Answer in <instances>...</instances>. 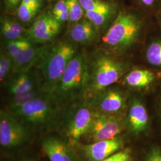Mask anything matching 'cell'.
I'll use <instances>...</instances> for the list:
<instances>
[{
	"label": "cell",
	"instance_id": "obj_1",
	"mask_svg": "<svg viewBox=\"0 0 161 161\" xmlns=\"http://www.w3.org/2000/svg\"><path fill=\"white\" fill-rule=\"evenodd\" d=\"M75 55V47L67 42H60L50 49L47 48L39 60L47 90L54 91L69 62Z\"/></svg>",
	"mask_w": 161,
	"mask_h": 161
},
{
	"label": "cell",
	"instance_id": "obj_2",
	"mask_svg": "<svg viewBox=\"0 0 161 161\" xmlns=\"http://www.w3.org/2000/svg\"><path fill=\"white\" fill-rule=\"evenodd\" d=\"M140 28V21L136 15L128 12L119 13L104 35V44L112 51L122 52L136 41Z\"/></svg>",
	"mask_w": 161,
	"mask_h": 161
},
{
	"label": "cell",
	"instance_id": "obj_3",
	"mask_svg": "<svg viewBox=\"0 0 161 161\" xmlns=\"http://www.w3.org/2000/svg\"><path fill=\"white\" fill-rule=\"evenodd\" d=\"M127 69V64L108 56L102 55L96 58L92 73L88 80L92 92L102 91L119 80Z\"/></svg>",
	"mask_w": 161,
	"mask_h": 161
},
{
	"label": "cell",
	"instance_id": "obj_4",
	"mask_svg": "<svg viewBox=\"0 0 161 161\" xmlns=\"http://www.w3.org/2000/svg\"><path fill=\"white\" fill-rule=\"evenodd\" d=\"M88 80L86 60L82 54H77L69 62L54 91L59 96L68 97L81 90Z\"/></svg>",
	"mask_w": 161,
	"mask_h": 161
},
{
	"label": "cell",
	"instance_id": "obj_5",
	"mask_svg": "<svg viewBox=\"0 0 161 161\" xmlns=\"http://www.w3.org/2000/svg\"><path fill=\"white\" fill-rule=\"evenodd\" d=\"M14 112L29 124L39 125L46 123L51 118L54 113V108L48 99L40 96L24 104Z\"/></svg>",
	"mask_w": 161,
	"mask_h": 161
},
{
	"label": "cell",
	"instance_id": "obj_6",
	"mask_svg": "<svg viewBox=\"0 0 161 161\" xmlns=\"http://www.w3.org/2000/svg\"><path fill=\"white\" fill-rule=\"evenodd\" d=\"M123 130V125L117 118L108 114L94 115L86 134L93 142L116 137Z\"/></svg>",
	"mask_w": 161,
	"mask_h": 161
},
{
	"label": "cell",
	"instance_id": "obj_7",
	"mask_svg": "<svg viewBox=\"0 0 161 161\" xmlns=\"http://www.w3.org/2000/svg\"><path fill=\"white\" fill-rule=\"evenodd\" d=\"M28 138L25 128L4 111L0 114V144L4 148L11 149L20 146Z\"/></svg>",
	"mask_w": 161,
	"mask_h": 161
},
{
	"label": "cell",
	"instance_id": "obj_8",
	"mask_svg": "<svg viewBox=\"0 0 161 161\" xmlns=\"http://www.w3.org/2000/svg\"><path fill=\"white\" fill-rule=\"evenodd\" d=\"M61 23L53 14L43 13L28 30L27 35L37 43H45L53 40L59 33Z\"/></svg>",
	"mask_w": 161,
	"mask_h": 161
},
{
	"label": "cell",
	"instance_id": "obj_9",
	"mask_svg": "<svg viewBox=\"0 0 161 161\" xmlns=\"http://www.w3.org/2000/svg\"><path fill=\"white\" fill-rule=\"evenodd\" d=\"M124 142L119 137L80 146L83 154L90 161H102L121 149Z\"/></svg>",
	"mask_w": 161,
	"mask_h": 161
},
{
	"label": "cell",
	"instance_id": "obj_10",
	"mask_svg": "<svg viewBox=\"0 0 161 161\" xmlns=\"http://www.w3.org/2000/svg\"><path fill=\"white\" fill-rule=\"evenodd\" d=\"M94 114L86 106L78 108L72 114L66 126V135L74 142L86 134L92 122Z\"/></svg>",
	"mask_w": 161,
	"mask_h": 161
},
{
	"label": "cell",
	"instance_id": "obj_11",
	"mask_svg": "<svg viewBox=\"0 0 161 161\" xmlns=\"http://www.w3.org/2000/svg\"><path fill=\"white\" fill-rule=\"evenodd\" d=\"M42 148L50 161H75L69 146L56 137H48L42 143Z\"/></svg>",
	"mask_w": 161,
	"mask_h": 161
},
{
	"label": "cell",
	"instance_id": "obj_12",
	"mask_svg": "<svg viewBox=\"0 0 161 161\" xmlns=\"http://www.w3.org/2000/svg\"><path fill=\"white\" fill-rule=\"evenodd\" d=\"M125 98L123 94L116 90H110L102 94L96 102L98 109L103 113L111 114L123 109Z\"/></svg>",
	"mask_w": 161,
	"mask_h": 161
},
{
	"label": "cell",
	"instance_id": "obj_13",
	"mask_svg": "<svg viewBox=\"0 0 161 161\" xmlns=\"http://www.w3.org/2000/svg\"><path fill=\"white\" fill-rule=\"evenodd\" d=\"M128 125L135 134L144 131L148 124V115L144 106L136 100L131 106L128 116Z\"/></svg>",
	"mask_w": 161,
	"mask_h": 161
},
{
	"label": "cell",
	"instance_id": "obj_14",
	"mask_svg": "<svg viewBox=\"0 0 161 161\" xmlns=\"http://www.w3.org/2000/svg\"><path fill=\"white\" fill-rule=\"evenodd\" d=\"M46 49L43 47H35L33 46L23 49L16 56L12 58L14 68L19 70L26 69L40 59Z\"/></svg>",
	"mask_w": 161,
	"mask_h": 161
},
{
	"label": "cell",
	"instance_id": "obj_15",
	"mask_svg": "<svg viewBox=\"0 0 161 161\" xmlns=\"http://www.w3.org/2000/svg\"><path fill=\"white\" fill-rule=\"evenodd\" d=\"M96 36V27L88 19L77 22L70 31L71 39L79 43L90 42L94 40Z\"/></svg>",
	"mask_w": 161,
	"mask_h": 161
},
{
	"label": "cell",
	"instance_id": "obj_16",
	"mask_svg": "<svg viewBox=\"0 0 161 161\" xmlns=\"http://www.w3.org/2000/svg\"><path fill=\"white\" fill-rule=\"evenodd\" d=\"M155 80V75L147 70L136 69L128 73L125 81L129 86L141 88L149 85Z\"/></svg>",
	"mask_w": 161,
	"mask_h": 161
},
{
	"label": "cell",
	"instance_id": "obj_17",
	"mask_svg": "<svg viewBox=\"0 0 161 161\" xmlns=\"http://www.w3.org/2000/svg\"><path fill=\"white\" fill-rule=\"evenodd\" d=\"M9 92L13 96L34 90V82L26 74H22L12 81L8 87Z\"/></svg>",
	"mask_w": 161,
	"mask_h": 161
},
{
	"label": "cell",
	"instance_id": "obj_18",
	"mask_svg": "<svg viewBox=\"0 0 161 161\" xmlns=\"http://www.w3.org/2000/svg\"><path fill=\"white\" fill-rule=\"evenodd\" d=\"M115 11H86L85 14L86 19L96 27H102L109 21Z\"/></svg>",
	"mask_w": 161,
	"mask_h": 161
},
{
	"label": "cell",
	"instance_id": "obj_19",
	"mask_svg": "<svg viewBox=\"0 0 161 161\" xmlns=\"http://www.w3.org/2000/svg\"><path fill=\"white\" fill-rule=\"evenodd\" d=\"M84 10L86 11H115L114 6L103 0H80Z\"/></svg>",
	"mask_w": 161,
	"mask_h": 161
},
{
	"label": "cell",
	"instance_id": "obj_20",
	"mask_svg": "<svg viewBox=\"0 0 161 161\" xmlns=\"http://www.w3.org/2000/svg\"><path fill=\"white\" fill-rule=\"evenodd\" d=\"M40 96V93L34 90L15 95L12 98V101L10 103V108L13 111H14L24 104Z\"/></svg>",
	"mask_w": 161,
	"mask_h": 161
},
{
	"label": "cell",
	"instance_id": "obj_21",
	"mask_svg": "<svg viewBox=\"0 0 161 161\" xmlns=\"http://www.w3.org/2000/svg\"><path fill=\"white\" fill-rule=\"evenodd\" d=\"M66 1L68 7L70 22L72 23L78 22L85 12L80 4V0H66Z\"/></svg>",
	"mask_w": 161,
	"mask_h": 161
},
{
	"label": "cell",
	"instance_id": "obj_22",
	"mask_svg": "<svg viewBox=\"0 0 161 161\" xmlns=\"http://www.w3.org/2000/svg\"><path fill=\"white\" fill-rule=\"evenodd\" d=\"M146 57L150 64L161 66V42H155L150 45L146 52Z\"/></svg>",
	"mask_w": 161,
	"mask_h": 161
},
{
	"label": "cell",
	"instance_id": "obj_23",
	"mask_svg": "<svg viewBox=\"0 0 161 161\" xmlns=\"http://www.w3.org/2000/svg\"><path fill=\"white\" fill-rule=\"evenodd\" d=\"M53 15L60 23L69 20L68 7L66 0H59L54 6Z\"/></svg>",
	"mask_w": 161,
	"mask_h": 161
},
{
	"label": "cell",
	"instance_id": "obj_24",
	"mask_svg": "<svg viewBox=\"0 0 161 161\" xmlns=\"http://www.w3.org/2000/svg\"><path fill=\"white\" fill-rule=\"evenodd\" d=\"M1 29L4 36L8 41L22 40V36L16 33L12 28L8 21L7 18H3L1 20Z\"/></svg>",
	"mask_w": 161,
	"mask_h": 161
},
{
	"label": "cell",
	"instance_id": "obj_25",
	"mask_svg": "<svg viewBox=\"0 0 161 161\" xmlns=\"http://www.w3.org/2000/svg\"><path fill=\"white\" fill-rule=\"evenodd\" d=\"M13 60L11 56L6 53H1L0 56V80L2 82L10 70Z\"/></svg>",
	"mask_w": 161,
	"mask_h": 161
},
{
	"label": "cell",
	"instance_id": "obj_26",
	"mask_svg": "<svg viewBox=\"0 0 161 161\" xmlns=\"http://www.w3.org/2000/svg\"><path fill=\"white\" fill-rule=\"evenodd\" d=\"M36 12L29 6L21 3L17 8V16L23 22H28L34 16Z\"/></svg>",
	"mask_w": 161,
	"mask_h": 161
},
{
	"label": "cell",
	"instance_id": "obj_27",
	"mask_svg": "<svg viewBox=\"0 0 161 161\" xmlns=\"http://www.w3.org/2000/svg\"><path fill=\"white\" fill-rule=\"evenodd\" d=\"M130 151L125 149L115 153L102 161H130Z\"/></svg>",
	"mask_w": 161,
	"mask_h": 161
},
{
	"label": "cell",
	"instance_id": "obj_28",
	"mask_svg": "<svg viewBox=\"0 0 161 161\" xmlns=\"http://www.w3.org/2000/svg\"><path fill=\"white\" fill-rule=\"evenodd\" d=\"M144 161H161V150L153 148L147 154Z\"/></svg>",
	"mask_w": 161,
	"mask_h": 161
},
{
	"label": "cell",
	"instance_id": "obj_29",
	"mask_svg": "<svg viewBox=\"0 0 161 161\" xmlns=\"http://www.w3.org/2000/svg\"><path fill=\"white\" fill-rule=\"evenodd\" d=\"M7 19H8V21L10 23V25H11V26H12L13 30L18 34L22 36L23 34V32H25L23 27L19 23L15 22L14 20L10 19H8V18H7Z\"/></svg>",
	"mask_w": 161,
	"mask_h": 161
},
{
	"label": "cell",
	"instance_id": "obj_30",
	"mask_svg": "<svg viewBox=\"0 0 161 161\" xmlns=\"http://www.w3.org/2000/svg\"><path fill=\"white\" fill-rule=\"evenodd\" d=\"M22 0H6V6L10 10H14L21 4Z\"/></svg>",
	"mask_w": 161,
	"mask_h": 161
},
{
	"label": "cell",
	"instance_id": "obj_31",
	"mask_svg": "<svg viewBox=\"0 0 161 161\" xmlns=\"http://www.w3.org/2000/svg\"><path fill=\"white\" fill-rule=\"evenodd\" d=\"M140 3L146 7H152L153 6L157 0H139Z\"/></svg>",
	"mask_w": 161,
	"mask_h": 161
},
{
	"label": "cell",
	"instance_id": "obj_32",
	"mask_svg": "<svg viewBox=\"0 0 161 161\" xmlns=\"http://www.w3.org/2000/svg\"><path fill=\"white\" fill-rule=\"evenodd\" d=\"M31 3H32L35 6H36L38 9L40 7L41 4L42 3V0H29Z\"/></svg>",
	"mask_w": 161,
	"mask_h": 161
},
{
	"label": "cell",
	"instance_id": "obj_33",
	"mask_svg": "<svg viewBox=\"0 0 161 161\" xmlns=\"http://www.w3.org/2000/svg\"><path fill=\"white\" fill-rule=\"evenodd\" d=\"M33 161V160H31V159H26V160H24V161Z\"/></svg>",
	"mask_w": 161,
	"mask_h": 161
}]
</instances>
